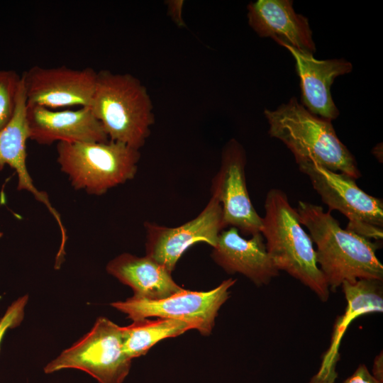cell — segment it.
<instances>
[{"mask_svg": "<svg viewBox=\"0 0 383 383\" xmlns=\"http://www.w3.org/2000/svg\"><path fill=\"white\" fill-rule=\"evenodd\" d=\"M299 221L315 245L316 258L331 292L345 282L361 279L383 281V265L377 256L379 245L340 227L320 205L299 201Z\"/></svg>", "mask_w": 383, "mask_h": 383, "instance_id": "obj_1", "label": "cell"}, {"mask_svg": "<svg viewBox=\"0 0 383 383\" xmlns=\"http://www.w3.org/2000/svg\"><path fill=\"white\" fill-rule=\"evenodd\" d=\"M270 137L282 141L296 162L311 161L355 179L361 177L357 161L338 137L331 121L309 112L296 97L274 110L265 109Z\"/></svg>", "mask_w": 383, "mask_h": 383, "instance_id": "obj_2", "label": "cell"}, {"mask_svg": "<svg viewBox=\"0 0 383 383\" xmlns=\"http://www.w3.org/2000/svg\"><path fill=\"white\" fill-rule=\"evenodd\" d=\"M261 233L267 252L279 271H284L312 291L322 302L330 289L316 258L313 241L299 221L286 193L273 188L265 200Z\"/></svg>", "mask_w": 383, "mask_h": 383, "instance_id": "obj_3", "label": "cell"}, {"mask_svg": "<svg viewBox=\"0 0 383 383\" xmlns=\"http://www.w3.org/2000/svg\"><path fill=\"white\" fill-rule=\"evenodd\" d=\"M89 107L109 140L136 150L144 145L155 122L147 89L130 74L97 72Z\"/></svg>", "mask_w": 383, "mask_h": 383, "instance_id": "obj_4", "label": "cell"}, {"mask_svg": "<svg viewBox=\"0 0 383 383\" xmlns=\"http://www.w3.org/2000/svg\"><path fill=\"white\" fill-rule=\"evenodd\" d=\"M57 161L75 189L102 195L133 179L140 158L139 150L122 143L60 142Z\"/></svg>", "mask_w": 383, "mask_h": 383, "instance_id": "obj_5", "label": "cell"}, {"mask_svg": "<svg viewBox=\"0 0 383 383\" xmlns=\"http://www.w3.org/2000/svg\"><path fill=\"white\" fill-rule=\"evenodd\" d=\"M328 207L348 220L347 229L371 240L383 238V201L361 189L354 178L311 161L296 163Z\"/></svg>", "mask_w": 383, "mask_h": 383, "instance_id": "obj_6", "label": "cell"}, {"mask_svg": "<svg viewBox=\"0 0 383 383\" xmlns=\"http://www.w3.org/2000/svg\"><path fill=\"white\" fill-rule=\"evenodd\" d=\"M131 365V359L123 348L121 327L99 317L88 333L48 363L44 372L50 374L77 369L88 373L99 383H122Z\"/></svg>", "mask_w": 383, "mask_h": 383, "instance_id": "obj_7", "label": "cell"}, {"mask_svg": "<svg viewBox=\"0 0 383 383\" xmlns=\"http://www.w3.org/2000/svg\"><path fill=\"white\" fill-rule=\"evenodd\" d=\"M236 279L229 278L209 292L183 289L167 298L150 301L132 296L111 306L133 321L159 317L187 321L203 335L211 333L218 310L229 297Z\"/></svg>", "mask_w": 383, "mask_h": 383, "instance_id": "obj_8", "label": "cell"}, {"mask_svg": "<svg viewBox=\"0 0 383 383\" xmlns=\"http://www.w3.org/2000/svg\"><path fill=\"white\" fill-rule=\"evenodd\" d=\"M246 153L235 139L223 147L221 165L211 182V196L221 204L225 228L248 236L261 233L262 218L253 206L245 178Z\"/></svg>", "mask_w": 383, "mask_h": 383, "instance_id": "obj_9", "label": "cell"}, {"mask_svg": "<svg viewBox=\"0 0 383 383\" xmlns=\"http://www.w3.org/2000/svg\"><path fill=\"white\" fill-rule=\"evenodd\" d=\"M144 227L145 255L171 273L191 246L205 243L213 248L220 233L226 228L221 206L212 196L198 216L184 224L171 228L145 222Z\"/></svg>", "mask_w": 383, "mask_h": 383, "instance_id": "obj_10", "label": "cell"}, {"mask_svg": "<svg viewBox=\"0 0 383 383\" xmlns=\"http://www.w3.org/2000/svg\"><path fill=\"white\" fill-rule=\"evenodd\" d=\"M96 74L97 72L91 67L33 66L21 74L27 104L51 109L89 106Z\"/></svg>", "mask_w": 383, "mask_h": 383, "instance_id": "obj_11", "label": "cell"}, {"mask_svg": "<svg viewBox=\"0 0 383 383\" xmlns=\"http://www.w3.org/2000/svg\"><path fill=\"white\" fill-rule=\"evenodd\" d=\"M26 117L30 139L40 145L109 140L89 106L60 111L27 104Z\"/></svg>", "mask_w": 383, "mask_h": 383, "instance_id": "obj_12", "label": "cell"}, {"mask_svg": "<svg viewBox=\"0 0 383 383\" xmlns=\"http://www.w3.org/2000/svg\"><path fill=\"white\" fill-rule=\"evenodd\" d=\"M211 257L226 272L241 274L257 287L269 284L279 274L261 233L246 239L235 228L224 229L213 248Z\"/></svg>", "mask_w": 383, "mask_h": 383, "instance_id": "obj_13", "label": "cell"}, {"mask_svg": "<svg viewBox=\"0 0 383 383\" xmlns=\"http://www.w3.org/2000/svg\"><path fill=\"white\" fill-rule=\"evenodd\" d=\"M340 287L346 300L345 311L336 318L330 346L322 357L318 372L308 383H335L338 377L336 366L340 360V345L351 322L362 315L383 312L382 280L361 279L345 282Z\"/></svg>", "mask_w": 383, "mask_h": 383, "instance_id": "obj_14", "label": "cell"}, {"mask_svg": "<svg viewBox=\"0 0 383 383\" xmlns=\"http://www.w3.org/2000/svg\"><path fill=\"white\" fill-rule=\"evenodd\" d=\"M293 56L300 79L301 104L311 113L330 121L340 114L331 95L335 78L350 73L353 65L345 59L317 60L313 54L282 45Z\"/></svg>", "mask_w": 383, "mask_h": 383, "instance_id": "obj_15", "label": "cell"}, {"mask_svg": "<svg viewBox=\"0 0 383 383\" xmlns=\"http://www.w3.org/2000/svg\"><path fill=\"white\" fill-rule=\"evenodd\" d=\"M249 26L261 38L313 54L316 45L308 18L295 12L292 0H257L248 5Z\"/></svg>", "mask_w": 383, "mask_h": 383, "instance_id": "obj_16", "label": "cell"}, {"mask_svg": "<svg viewBox=\"0 0 383 383\" xmlns=\"http://www.w3.org/2000/svg\"><path fill=\"white\" fill-rule=\"evenodd\" d=\"M22 77V76H21ZM27 100L23 79L19 87L16 106L12 118L0 130V170L6 165L18 175V189L26 190L43 204L57 221L61 234V243H66V230L58 212L52 206L48 195L34 185L26 166V142L30 139L26 117Z\"/></svg>", "mask_w": 383, "mask_h": 383, "instance_id": "obj_17", "label": "cell"}, {"mask_svg": "<svg viewBox=\"0 0 383 383\" xmlns=\"http://www.w3.org/2000/svg\"><path fill=\"white\" fill-rule=\"evenodd\" d=\"M106 271L129 286L133 296L139 299L157 301L184 289L172 279L171 272L147 255L121 254L107 264Z\"/></svg>", "mask_w": 383, "mask_h": 383, "instance_id": "obj_18", "label": "cell"}, {"mask_svg": "<svg viewBox=\"0 0 383 383\" xmlns=\"http://www.w3.org/2000/svg\"><path fill=\"white\" fill-rule=\"evenodd\" d=\"M190 329H195L194 325L181 320L159 318L133 321L132 324L121 327L123 348L132 360L146 354L161 340L179 335Z\"/></svg>", "mask_w": 383, "mask_h": 383, "instance_id": "obj_19", "label": "cell"}, {"mask_svg": "<svg viewBox=\"0 0 383 383\" xmlns=\"http://www.w3.org/2000/svg\"><path fill=\"white\" fill-rule=\"evenodd\" d=\"M21 79L14 70H0V130L13 116Z\"/></svg>", "mask_w": 383, "mask_h": 383, "instance_id": "obj_20", "label": "cell"}, {"mask_svg": "<svg viewBox=\"0 0 383 383\" xmlns=\"http://www.w3.org/2000/svg\"><path fill=\"white\" fill-rule=\"evenodd\" d=\"M28 298L24 295L13 302L0 319V345L6 331L18 326L23 319Z\"/></svg>", "mask_w": 383, "mask_h": 383, "instance_id": "obj_21", "label": "cell"}, {"mask_svg": "<svg viewBox=\"0 0 383 383\" xmlns=\"http://www.w3.org/2000/svg\"><path fill=\"white\" fill-rule=\"evenodd\" d=\"M342 383H381L375 379L369 371L367 367L360 364L354 372Z\"/></svg>", "mask_w": 383, "mask_h": 383, "instance_id": "obj_22", "label": "cell"}, {"mask_svg": "<svg viewBox=\"0 0 383 383\" xmlns=\"http://www.w3.org/2000/svg\"><path fill=\"white\" fill-rule=\"evenodd\" d=\"M167 6L168 15L172 21L179 26H185L182 18V9L184 1L182 0H170L166 3Z\"/></svg>", "mask_w": 383, "mask_h": 383, "instance_id": "obj_23", "label": "cell"}, {"mask_svg": "<svg viewBox=\"0 0 383 383\" xmlns=\"http://www.w3.org/2000/svg\"><path fill=\"white\" fill-rule=\"evenodd\" d=\"M373 377L378 382L383 383V353L381 351L375 356L372 371L370 372Z\"/></svg>", "mask_w": 383, "mask_h": 383, "instance_id": "obj_24", "label": "cell"}, {"mask_svg": "<svg viewBox=\"0 0 383 383\" xmlns=\"http://www.w3.org/2000/svg\"><path fill=\"white\" fill-rule=\"evenodd\" d=\"M382 147V145L379 144L376 145L374 149L372 150V153L374 154V157H376L379 161H380V156L382 158V155H380V152L382 153V150H380V148Z\"/></svg>", "mask_w": 383, "mask_h": 383, "instance_id": "obj_25", "label": "cell"}]
</instances>
